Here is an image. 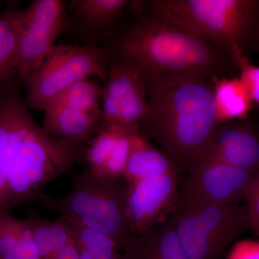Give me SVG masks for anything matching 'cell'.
<instances>
[{
	"mask_svg": "<svg viewBox=\"0 0 259 259\" xmlns=\"http://www.w3.org/2000/svg\"><path fill=\"white\" fill-rule=\"evenodd\" d=\"M106 54L93 45L55 46L44 64L24 81L28 106L44 110L66 88L97 76L106 80Z\"/></svg>",
	"mask_w": 259,
	"mask_h": 259,
	"instance_id": "obj_6",
	"label": "cell"
},
{
	"mask_svg": "<svg viewBox=\"0 0 259 259\" xmlns=\"http://www.w3.org/2000/svg\"><path fill=\"white\" fill-rule=\"evenodd\" d=\"M125 127L119 124L107 126L86 143L82 161L86 163V168L97 175L101 174Z\"/></svg>",
	"mask_w": 259,
	"mask_h": 259,
	"instance_id": "obj_21",
	"label": "cell"
},
{
	"mask_svg": "<svg viewBox=\"0 0 259 259\" xmlns=\"http://www.w3.org/2000/svg\"><path fill=\"white\" fill-rule=\"evenodd\" d=\"M204 161L221 162L247 171L259 172L258 131L246 122L220 124L199 163Z\"/></svg>",
	"mask_w": 259,
	"mask_h": 259,
	"instance_id": "obj_11",
	"label": "cell"
},
{
	"mask_svg": "<svg viewBox=\"0 0 259 259\" xmlns=\"http://www.w3.org/2000/svg\"><path fill=\"white\" fill-rule=\"evenodd\" d=\"M228 259H259V241L238 242L233 246Z\"/></svg>",
	"mask_w": 259,
	"mask_h": 259,
	"instance_id": "obj_26",
	"label": "cell"
},
{
	"mask_svg": "<svg viewBox=\"0 0 259 259\" xmlns=\"http://www.w3.org/2000/svg\"><path fill=\"white\" fill-rule=\"evenodd\" d=\"M123 259H189L169 218L133 237Z\"/></svg>",
	"mask_w": 259,
	"mask_h": 259,
	"instance_id": "obj_13",
	"label": "cell"
},
{
	"mask_svg": "<svg viewBox=\"0 0 259 259\" xmlns=\"http://www.w3.org/2000/svg\"><path fill=\"white\" fill-rule=\"evenodd\" d=\"M189 259H221L248 228L246 208L192 203L180 199L168 217Z\"/></svg>",
	"mask_w": 259,
	"mask_h": 259,
	"instance_id": "obj_5",
	"label": "cell"
},
{
	"mask_svg": "<svg viewBox=\"0 0 259 259\" xmlns=\"http://www.w3.org/2000/svg\"><path fill=\"white\" fill-rule=\"evenodd\" d=\"M247 202L248 228L259 238V173L250 190Z\"/></svg>",
	"mask_w": 259,
	"mask_h": 259,
	"instance_id": "obj_25",
	"label": "cell"
},
{
	"mask_svg": "<svg viewBox=\"0 0 259 259\" xmlns=\"http://www.w3.org/2000/svg\"><path fill=\"white\" fill-rule=\"evenodd\" d=\"M23 26V10L10 3L0 13V89L18 81L17 53Z\"/></svg>",
	"mask_w": 259,
	"mask_h": 259,
	"instance_id": "obj_15",
	"label": "cell"
},
{
	"mask_svg": "<svg viewBox=\"0 0 259 259\" xmlns=\"http://www.w3.org/2000/svg\"><path fill=\"white\" fill-rule=\"evenodd\" d=\"M83 21L91 27L110 25L120 15L128 1L126 0H83L74 2Z\"/></svg>",
	"mask_w": 259,
	"mask_h": 259,
	"instance_id": "obj_22",
	"label": "cell"
},
{
	"mask_svg": "<svg viewBox=\"0 0 259 259\" xmlns=\"http://www.w3.org/2000/svg\"><path fill=\"white\" fill-rule=\"evenodd\" d=\"M212 83L216 112L221 123L248 117L253 100L241 78H220L212 80Z\"/></svg>",
	"mask_w": 259,
	"mask_h": 259,
	"instance_id": "obj_17",
	"label": "cell"
},
{
	"mask_svg": "<svg viewBox=\"0 0 259 259\" xmlns=\"http://www.w3.org/2000/svg\"><path fill=\"white\" fill-rule=\"evenodd\" d=\"M258 173L204 161L184 177L180 199L209 205H236L247 200Z\"/></svg>",
	"mask_w": 259,
	"mask_h": 259,
	"instance_id": "obj_8",
	"label": "cell"
},
{
	"mask_svg": "<svg viewBox=\"0 0 259 259\" xmlns=\"http://www.w3.org/2000/svg\"><path fill=\"white\" fill-rule=\"evenodd\" d=\"M23 26L19 39L16 68L18 81L24 83L41 67L56 40L69 25L66 3L36 0L23 10Z\"/></svg>",
	"mask_w": 259,
	"mask_h": 259,
	"instance_id": "obj_7",
	"label": "cell"
},
{
	"mask_svg": "<svg viewBox=\"0 0 259 259\" xmlns=\"http://www.w3.org/2000/svg\"><path fill=\"white\" fill-rule=\"evenodd\" d=\"M120 50L154 79L212 81L236 66L229 53L153 13L126 32Z\"/></svg>",
	"mask_w": 259,
	"mask_h": 259,
	"instance_id": "obj_2",
	"label": "cell"
},
{
	"mask_svg": "<svg viewBox=\"0 0 259 259\" xmlns=\"http://www.w3.org/2000/svg\"><path fill=\"white\" fill-rule=\"evenodd\" d=\"M232 57L252 100L259 105V66L250 64L248 57L237 47L233 48Z\"/></svg>",
	"mask_w": 259,
	"mask_h": 259,
	"instance_id": "obj_24",
	"label": "cell"
},
{
	"mask_svg": "<svg viewBox=\"0 0 259 259\" xmlns=\"http://www.w3.org/2000/svg\"><path fill=\"white\" fill-rule=\"evenodd\" d=\"M176 173L146 177L128 183L127 215L134 236L166 220L180 201Z\"/></svg>",
	"mask_w": 259,
	"mask_h": 259,
	"instance_id": "obj_10",
	"label": "cell"
},
{
	"mask_svg": "<svg viewBox=\"0 0 259 259\" xmlns=\"http://www.w3.org/2000/svg\"><path fill=\"white\" fill-rule=\"evenodd\" d=\"M147 110V86L142 71L126 59L112 65L103 88L99 131L112 124L139 126Z\"/></svg>",
	"mask_w": 259,
	"mask_h": 259,
	"instance_id": "obj_9",
	"label": "cell"
},
{
	"mask_svg": "<svg viewBox=\"0 0 259 259\" xmlns=\"http://www.w3.org/2000/svg\"><path fill=\"white\" fill-rule=\"evenodd\" d=\"M102 95L103 88L96 81L87 78L66 88L49 105H64L102 117Z\"/></svg>",
	"mask_w": 259,
	"mask_h": 259,
	"instance_id": "obj_20",
	"label": "cell"
},
{
	"mask_svg": "<svg viewBox=\"0 0 259 259\" xmlns=\"http://www.w3.org/2000/svg\"><path fill=\"white\" fill-rule=\"evenodd\" d=\"M152 13L229 53L259 45V0H156Z\"/></svg>",
	"mask_w": 259,
	"mask_h": 259,
	"instance_id": "obj_3",
	"label": "cell"
},
{
	"mask_svg": "<svg viewBox=\"0 0 259 259\" xmlns=\"http://www.w3.org/2000/svg\"><path fill=\"white\" fill-rule=\"evenodd\" d=\"M171 173L177 172L165 155L145 139L139 126L133 127L130 132L128 156L124 175L127 183Z\"/></svg>",
	"mask_w": 259,
	"mask_h": 259,
	"instance_id": "obj_14",
	"label": "cell"
},
{
	"mask_svg": "<svg viewBox=\"0 0 259 259\" xmlns=\"http://www.w3.org/2000/svg\"><path fill=\"white\" fill-rule=\"evenodd\" d=\"M66 221L74 234L79 259H123L122 249L110 237Z\"/></svg>",
	"mask_w": 259,
	"mask_h": 259,
	"instance_id": "obj_19",
	"label": "cell"
},
{
	"mask_svg": "<svg viewBox=\"0 0 259 259\" xmlns=\"http://www.w3.org/2000/svg\"><path fill=\"white\" fill-rule=\"evenodd\" d=\"M127 194L125 177L102 176L85 168L74 177L67 194L54 197L42 192L36 201L66 221L110 237L122 251L134 237L127 215Z\"/></svg>",
	"mask_w": 259,
	"mask_h": 259,
	"instance_id": "obj_4",
	"label": "cell"
},
{
	"mask_svg": "<svg viewBox=\"0 0 259 259\" xmlns=\"http://www.w3.org/2000/svg\"><path fill=\"white\" fill-rule=\"evenodd\" d=\"M26 219L31 227L39 259H51L74 242L73 232L64 218L50 221L32 211Z\"/></svg>",
	"mask_w": 259,
	"mask_h": 259,
	"instance_id": "obj_18",
	"label": "cell"
},
{
	"mask_svg": "<svg viewBox=\"0 0 259 259\" xmlns=\"http://www.w3.org/2000/svg\"><path fill=\"white\" fill-rule=\"evenodd\" d=\"M0 259H39L28 220L0 212Z\"/></svg>",
	"mask_w": 259,
	"mask_h": 259,
	"instance_id": "obj_16",
	"label": "cell"
},
{
	"mask_svg": "<svg viewBox=\"0 0 259 259\" xmlns=\"http://www.w3.org/2000/svg\"><path fill=\"white\" fill-rule=\"evenodd\" d=\"M146 80L148 110L140 130L156 141L178 176L186 175L199 164L221 124L212 81Z\"/></svg>",
	"mask_w": 259,
	"mask_h": 259,
	"instance_id": "obj_1",
	"label": "cell"
},
{
	"mask_svg": "<svg viewBox=\"0 0 259 259\" xmlns=\"http://www.w3.org/2000/svg\"><path fill=\"white\" fill-rule=\"evenodd\" d=\"M44 111L42 128L56 139L73 144L88 142L98 134L102 117L64 105L48 106Z\"/></svg>",
	"mask_w": 259,
	"mask_h": 259,
	"instance_id": "obj_12",
	"label": "cell"
},
{
	"mask_svg": "<svg viewBox=\"0 0 259 259\" xmlns=\"http://www.w3.org/2000/svg\"><path fill=\"white\" fill-rule=\"evenodd\" d=\"M11 141L9 111L5 105L0 104V212H9L7 197L11 166Z\"/></svg>",
	"mask_w": 259,
	"mask_h": 259,
	"instance_id": "obj_23",
	"label": "cell"
}]
</instances>
